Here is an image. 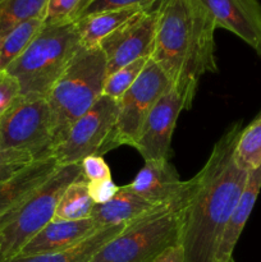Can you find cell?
<instances>
[{"label": "cell", "instance_id": "6da1fadb", "mask_svg": "<svg viewBox=\"0 0 261 262\" xmlns=\"http://www.w3.org/2000/svg\"><path fill=\"white\" fill-rule=\"evenodd\" d=\"M242 124H233L212 147L201 170L189 179L184 199L181 245L186 262H214L227 223L247 182L234 163Z\"/></svg>", "mask_w": 261, "mask_h": 262}, {"label": "cell", "instance_id": "7a4b0ae2", "mask_svg": "<svg viewBox=\"0 0 261 262\" xmlns=\"http://www.w3.org/2000/svg\"><path fill=\"white\" fill-rule=\"evenodd\" d=\"M215 26L201 0H161L151 59L161 68L188 110L199 82L217 71Z\"/></svg>", "mask_w": 261, "mask_h": 262}, {"label": "cell", "instance_id": "3957f363", "mask_svg": "<svg viewBox=\"0 0 261 262\" xmlns=\"http://www.w3.org/2000/svg\"><path fill=\"white\" fill-rule=\"evenodd\" d=\"M106 77L101 48L82 45L46 96L53 117V150L63 142L73 123L102 96Z\"/></svg>", "mask_w": 261, "mask_h": 262}, {"label": "cell", "instance_id": "277c9868", "mask_svg": "<svg viewBox=\"0 0 261 262\" xmlns=\"http://www.w3.org/2000/svg\"><path fill=\"white\" fill-rule=\"evenodd\" d=\"M81 46L74 22H44L30 45L7 69L19 82L20 96H48Z\"/></svg>", "mask_w": 261, "mask_h": 262}, {"label": "cell", "instance_id": "5b68a950", "mask_svg": "<svg viewBox=\"0 0 261 262\" xmlns=\"http://www.w3.org/2000/svg\"><path fill=\"white\" fill-rule=\"evenodd\" d=\"M184 199L160 205L125 225L90 262H150L166 248L181 245Z\"/></svg>", "mask_w": 261, "mask_h": 262}, {"label": "cell", "instance_id": "8992f818", "mask_svg": "<svg viewBox=\"0 0 261 262\" xmlns=\"http://www.w3.org/2000/svg\"><path fill=\"white\" fill-rule=\"evenodd\" d=\"M81 174L79 164L59 166L45 183L0 219V262L17 257L23 247L54 219L63 192Z\"/></svg>", "mask_w": 261, "mask_h": 262}, {"label": "cell", "instance_id": "52a82bcc", "mask_svg": "<svg viewBox=\"0 0 261 262\" xmlns=\"http://www.w3.org/2000/svg\"><path fill=\"white\" fill-rule=\"evenodd\" d=\"M118 100L102 95L94 106L69 128L51 156L59 166L79 164L87 156H102L119 147L117 130Z\"/></svg>", "mask_w": 261, "mask_h": 262}, {"label": "cell", "instance_id": "ba28073f", "mask_svg": "<svg viewBox=\"0 0 261 262\" xmlns=\"http://www.w3.org/2000/svg\"><path fill=\"white\" fill-rule=\"evenodd\" d=\"M0 150L30 154L35 160L51 156L53 117L46 97L20 96L0 119Z\"/></svg>", "mask_w": 261, "mask_h": 262}, {"label": "cell", "instance_id": "9c48e42d", "mask_svg": "<svg viewBox=\"0 0 261 262\" xmlns=\"http://www.w3.org/2000/svg\"><path fill=\"white\" fill-rule=\"evenodd\" d=\"M171 87L160 67L148 59L135 83L118 100V141L119 145L135 146L148 113Z\"/></svg>", "mask_w": 261, "mask_h": 262}, {"label": "cell", "instance_id": "30bf717a", "mask_svg": "<svg viewBox=\"0 0 261 262\" xmlns=\"http://www.w3.org/2000/svg\"><path fill=\"white\" fill-rule=\"evenodd\" d=\"M158 25V7L136 14L100 41L107 76L138 59L151 58Z\"/></svg>", "mask_w": 261, "mask_h": 262}, {"label": "cell", "instance_id": "8fae6325", "mask_svg": "<svg viewBox=\"0 0 261 262\" xmlns=\"http://www.w3.org/2000/svg\"><path fill=\"white\" fill-rule=\"evenodd\" d=\"M182 110L186 107L181 95L169 87L148 113L133 146L143 160H169L171 137Z\"/></svg>", "mask_w": 261, "mask_h": 262}, {"label": "cell", "instance_id": "7c38bea8", "mask_svg": "<svg viewBox=\"0 0 261 262\" xmlns=\"http://www.w3.org/2000/svg\"><path fill=\"white\" fill-rule=\"evenodd\" d=\"M216 28L245 41L261 58V4L258 0H201Z\"/></svg>", "mask_w": 261, "mask_h": 262}, {"label": "cell", "instance_id": "4fadbf2b", "mask_svg": "<svg viewBox=\"0 0 261 262\" xmlns=\"http://www.w3.org/2000/svg\"><path fill=\"white\" fill-rule=\"evenodd\" d=\"M128 186L150 204L170 205L184 199L189 179L182 181L169 160H148Z\"/></svg>", "mask_w": 261, "mask_h": 262}, {"label": "cell", "instance_id": "5bb4252c", "mask_svg": "<svg viewBox=\"0 0 261 262\" xmlns=\"http://www.w3.org/2000/svg\"><path fill=\"white\" fill-rule=\"evenodd\" d=\"M100 228L89 217L83 220H61L54 217L46 224L18 256H36L64 250L91 235Z\"/></svg>", "mask_w": 261, "mask_h": 262}, {"label": "cell", "instance_id": "9a60e30c", "mask_svg": "<svg viewBox=\"0 0 261 262\" xmlns=\"http://www.w3.org/2000/svg\"><path fill=\"white\" fill-rule=\"evenodd\" d=\"M59 168L53 156L37 159L0 181V219L45 183Z\"/></svg>", "mask_w": 261, "mask_h": 262}, {"label": "cell", "instance_id": "2e32d148", "mask_svg": "<svg viewBox=\"0 0 261 262\" xmlns=\"http://www.w3.org/2000/svg\"><path fill=\"white\" fill-rule=\"evenodd\" d=\"M160 205H153L136 194L128 184L119 187L113 199L105 204L95 205L91 219L100 229L114 225H127L136 222L143 215L153 211Z\"/></svg>", "mask_w": 261, "mask_h": 262}, {"label": "cell", "instance_id": "e0dca14e", "mask_svg": "<svg viewBox=\"0 0 261 262\" xmlns=\"http://www.w3.org/2000/svg\"><path fill=\"white\" fill-rule=\"evenodd\" d=\"M260 191L261 166L248 174L245 188H243L237 205H235L234 210H233L232 215L228 220L227 227L223 232L222 241H220L214 262H229L233 258V251H234L235 245L240 239L241 233H242L251 212H252Z\"/></svg>", "mask_w": 261, "mask_h": 262}, {"label": "cell", "instance_id": "ac0fdd59", "mask_svg": "<svg viewBox=\"0 0 261 262\" xmlns=\"http://www.w3.org/2000/svg\"><path fill=\"white\" fill-rule=\"evenodd\" d=\"M125 225L102 228L64 250L36 256H17L4 262H90L105 245L114 239Z\"/></svg>", "mask_w": 261, "mask_h": 262}, {"label": "cell", "instance_id": "d6986e66", "mask_svg": "<svg viewBox=\"0 0 261 262\" xmlns=\"http://www.w3.org/2000/svg\"><path fill=\"white\" fill-rule=\"evenodd\" d=\"M143 8H127L119 10H107V12L96 13L87 15L78 20H74L77 31H78L81 43L83 46H97L100 41L104 40L107 35L114 32L123 23L129 20Z\"/></svg>", "mask_w": 261, "mask_h": 262}, {"label": "cell", "instance_id": "ffe728a7", "mask_svg": "<svg viewBox=\"0 0 261 262\" xmlns=\"http://www.w3.org/2000/svg\"><path fill=\"white\" fill-rule=\"evenodd\" d=\"M49 0H0V40L31 19L45 22Z\"/></svg>", "mask_w": 261, "mask_h": 262}, {"label": "cell", "instance_id": "44dd1931", "mask_svg": "<svg viewBox=\"0 0 261 262\" xmlns=\"http://www.w3.org/2000/svg\"><path fill=\"white\" fill-rule=\"evenodd\" d=\"M94 206L95 204L87 189V181L83 174H81L63 192L56 205L54 217L61 220L89 219Z\"/></svg>", "mask_w": 261, "mask_h": 262}, {"label": "cell", "instance_id": "7402d4cb", "mask_svg": "<svg viewBox=\"0 0 261 262\" xmlns=\"http://www.w3.org/2000/svg\"><path fill=\"white\" fill-rule=\"evenodd\" d=\"M234 163L247 173L261 166V114L241 132L234 148Z\"/></svg>", "mask_w": 261, "mask_h": 262}, {"label": "cell", "instance_id": "603a6c76", "mask_svg": "<svg viewBox=\"0 0 261 262\" xmlns=\"http://www.w3.org/2000/svg\"><path fill=\"white\" fill-rule=\"evenodd\" d=\"M42 26L44 19H31L15 27L0 40V71H7L13 61L19 58Z\"/></svg>", "mask_w": 261, "mask_h": 262}, {"label": "cell", "instance_id": "cb8c5ba5", "mask_svg": "<svg viewBox=\"0 0 261 262\" xmlns=\"http://www.w3.org/2000/svg\"><path fill=\"white\" fill-rule=\"evenodd\" d=\"M161 0H81L72 15V22L78 20L87 15L96 14V13L107 12V10H119L127 8H143V9H153L158 7Z\"/></svg>", "mask_w": 261, "mask_h": 262}, {"label": "cell", "instance_id": "d4e9b609", "mask_svg": "<svg viewBox=\"0 0 261 262\" xmlns=\"http://www.w3.org/2000/svg\"><path fill=\"white\" fill-rule=\"evenodd\" d=\"M148 59L150 58L138 59V60L118 69L114 73L109 74L106 79H105L102 95H106V96L113 97V99L119 100L122 95L135 83V81L138 78L141 72L145 68Z\"/></svg>", "mask_w": 261, "mask_h": 262}, {"label": "cell", "instance_id": "484cf974", "mask_svg": "<svg viewBox=\"0 0 261 262\" xmlns=\"http://www.w3.org/2000/svg\"><path fill=\"white\" fill-rule=\"evenodd\" d=\"M20 97L19 82L7 71H0V119Z\"/></svg>", "mask_w": 261, "mask_h": 262}, {"label": "cell", "instance_id": "4316f807", "mask_svg": "<svg viewBox=\"0 0 261 262\" xmlns=\"http://www.w3.org/2000/svg\"><path fill=\"white\" fill-rule=\"evenodd\" d=\"M33 160L35 159L30 154L0 150V181L13 176L15 171L32 163Z\"/></svg>", "mask_w": 261, "mask_h": 262}, {"label": "cell", "instance_id": "83f0119b", "mask_svg": "<svg viewBox=\"0 0 261 262\" xmlns=\"http://www.w3.org/2000/svg\"><path fill=\"white\" fill-rule=\"evenodd\" d=\"M81 0H49L45 23L68 22Z\"/></svg>", "mask_w": 261, "mask_h": 262}, {"label": "cell", "instance_id": "f1b7e54d", "mask_svg": "<svg viewBox=\"0 0 261 262\" xmlns=\"http://www.w3.org/2000/svg\"><path fill=\"white\" fill-rule=\"evenodd\" d=\"M79 165L87 182L112 178V171L102 156H87L79 163Z\"/></svg>", "mask_w": 261, "mask_h": 262}, {"label": "cell", "instance_id": "f546056e", "mask_svg": "<svg viewBox=\"0 0 261 262\" xmlns=\"http://www.w3.org/2000/svg\"><path fill=\"white\" fill-rule=\"evenodd\" d=\"M87 189H89V194L94 204L100 205L113 199L119 189V186L114 183L113 178H107L101 179V181L87 182Z\"/></svg>", "mask_w": 261, "mask_h": 262}, {"label": "cell", "instance_id": "4dcf8cb0", "mask_svg": "<svg viewBox=\"0 0 261 262\" xmlns=\"http://www.w3.org/2000/svg\"><path fill=\"white\" fill-rule=\"evenodd\" d=\"M150 262H186L184 261L183 247H182V245L171 246Z\"/></svg>", "mask_w": 261, "mask_h": 262}, {"label": "cell", "instance_id": "1f68e13d", "mask_svg": "<svg viewBox=\"0 0 261 262\" xmlns=\"http://www.w3.org/2000/svg\"><path fill=\"white\" fill-rule=\"evenodd\" d=\"M229 262H235V261H234V260H233V258H232V260H230Z\"/></svg>", "mask_w": 261, "mask_h": 262}]
</instances>
